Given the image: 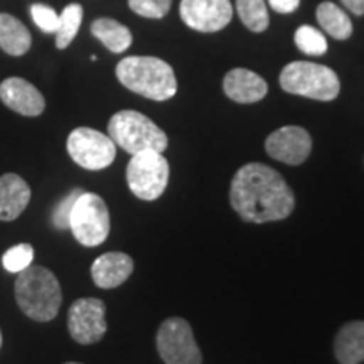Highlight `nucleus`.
Instances as JSON below:
<instances>
[{"label": "nucleus", "mask_w": 364, "mask_h": 364, "mask_svg": "<svg viewBox=\"0 0 364 364\" xmlns=\"http://www.w3.org/2000/svg\"><path fill=\"white\" fill-rule=\"evenodd\" d=\"M70 230L83 247L93 248L102 245L110 235V211L102 196L81 193L73 206Z\"/></svg>", "instance_id": "obj_6"}, {"label": "nucleus", "mask_w": 364, "mask_h": 364, "mask_svg": "<svg viewBox=\"0 0 364 364\" xmlns=\"http://www.w3.org/2000/svg\"><path fill=\"white\" fill-rule=\"evenodd\" d=\"M317 22L334 39L346 41L353 34V24L348 14L332 2H322L317 7Z\"/></svg>", "instance_id": "obj_20"}, {"label": "nucleus", "mask_w": 364, "mask_h": 364, "mask_svg": "<svg viewBox=\"0 0 364 364\" xmlns=\"http://www.w3.org/2000/svg\"><path fill=\"white\" fill-rule=\"evenodd\" d=\"M334 354L341 364L364 361V321H353L341 327L334 339Z\"/></svg>", "instance_id": "obj_17"}, {"label": "nucleus", "mask_w": 364, "mask_h": 364, "mask_svg": "<svg viewBox=\"0 0 364 364\" xmlns=\"http://www.w3.org/2000/svg\"><path fill=\"white\" fill-rule=\"evenodd\" d=\"M157 351L166 364H201L203 354L186 318L169 317L157 331Z\"/></svg>", "instance_id": "obj_8"}, {"label": "nucleus", "mask_w": 364, "mask_h": 364, "mask_svg": "<svg viewBox=\"0 0 364 364\" xmlns=\"http://www.w3.org/2000/svg\"><path fill=\"white\" fill-rule=\"evenodd\" d=\"M66 364H81V363H66Z\"/></svg>", "instance_id": "obj_31"}, {"label": "nucleus", "mask_w": 364, "mask_h": 364, "mask_svg": "<svg viewBox=\"0 0 364 364\" xmlns=\"http://www.w3.org/2000/svg\"><path fill=\"white\" fill-rule=\"evenodd\" d=\"M0 348H2V332H0Z\"/></svg>", "instance_id": "obj_30"}, {"label": "nucleus", "mask_w": 364, "mask_h": 364, "mask_svg": "<svg viewBox=\"0 0 364 364\" xmlns=\"http://www.w3.org/2000/svg\"><path fill=\"white\" fill-rule=\"evenodd\" d=\"M134 260L122 252H108L98 257L91 265V279L100 289H117L130 279Z\"/></svg>", "instance_id": "obj_15"}, {"label": "nucleus", "mask_w": 364, "mask_h": 364, "mask_svg": "<svg viewBox=\"0 0 364 364\" xmlns=\"http://www.w3.org/2000/svg\"><path fill=\"white\" fill-rule=\"evenodd\" d=\"M107 306L103 300L88 297L73 302L68 312V331L78 344H95L107 332Z\"/></svg>", "instance_id": "obj_10"}, {"label": "nucleus", "mask_w": 364, "mask_h": 364, "mask_svg": "<svg viewBox=\"0 0 364 364\" xmlns=\"http://www.w3.org/2000/svg\"><path fill=\"white\" fill-rule=\"evenodd\" d=\"M236 11L241 22L253 33H263L268 27V11L265 0H236Z\"/></svg>", "instance_id": "obj_22"}, {"label": "nucleus", "mask_w": 364, "mask_h": 364, "mask_svg": "<svg viewBox=\"0 0 364 364\" xmlns=\"http://www.w3.org/2000/svg\"><path fill=\"white\" fill-rule=\"evenodd\" d=\"M0 100L7 108L24 117H39L44 112L43 93L24 78H7L0 83Z\"/></svg>", "instance_id": "obj_13"}, {"label": "nucleus", "mask_w": 364, "mask_h": 364, "mask_svg": "<svg viewBox=\"0 0 364 364\" xmlns=\"http://www.w3.org/2000/svg\"><path fill=\"white\" fill-rule=\"evenodd\" d=\"M31 201L29 184L17 174L0 177V221L17 220Z\"/></svg>", "instance_id": "obj_16"}, {"label": "nucleus", "mask_w": 364, "mask_h": 364, "mask_svg": "<svg viewBox=\"0 0 364 364\" xmlns=\"http://www.w3.org/2000/svg\"><path fill=\"white\" fill-rule=\"evenodd\" d=\"M34 248L29 243H21L16 247L9 248L2 257V265L7 272L19 273L26 270L27 267L33 265Z\"/></svg>", "instance_id": "obj_24"}, {"label": "nucleus", "mask_w": 364, "mask_h": 364, "mask_svg": "<svg viewBox=\"0 0 364 364\" xmlns=\"http://www.w3.org/2000/svg\"><path fill=\"white\" fill-rule=\"evenodd\" d=\"M270 7L279 14H292L299 9L300 0H268Z\"/></svg>", "instance_id": "obj_28"}, {"label": "nucleus", "mask_w": 364, "mask_h": 364, "mask_svg": "<svg viewBox=\"0 0 364 364\" xmlns=\"http://www.w3.org/2000/svg\"><path fill=\"white\" fill-rule=\"evenodd\" d=\"M267 154L287 166H300L311 156L312 136L306 129L287 125L275 130L265 140Z\"/></svg>", "instance_id": "obj_12"}, {"label": "nucleus", "mask_w": 364, "mask_h": 364, "mask_svg": "<svg viewBox=\"0 0 364 364\" xmlns=\"http://www.w3.org/2000/svg\"><path fill=\"white\" fill-rule=\"evenodd\" d=\"M83 22V7L80 4H70L59 14V24L56 31V48L66 49L78 34Z\"/></svg>", "instance_id": "obj_21"}, {"label": "nucleus", "mask_w": 364, "mask_h": 364, "mask_svg": "<svg viewBox=\"0 0 364 364\" xmlns=\"http://www.w3.org/2000/svg\"><path fill=\"white\" fill-rule=\"evenodd\" d=\"M169 162L162 152L144 150L132 156L127 166V184L142 201H156L169 184Z\"/></svg>", "instance_id": "obj_7"}, {"label": "nucleus", "mask_w": 364, "mask_h": 364, "mask_svg": "<svg viewBox=\"0 0 364 364\" xmlns=\"http://www.w3.org/2000/svg\"><path fill=\"white\" fill-rule=\"evenodd\" d=\"M16 299L27 317L38 322H49L58 316L61 307V285L51 270L31 265L17 275Z\"/></svg>", "instance_id": "obj_3"}, {"label": "nucleus", "mask_w": 364, "mask_h": 364, "mask_svg": "<svg viewBox=\"0 0 364 364\" xmlns=\"http://www.w3.org/2000/svg\"><path fill=\"white\" fill-rule=\"evenodd\" d=\"M33 36L12 14H0V48L11 56H22L31 49Z\"/></svg>", "instance_id": "obj_18"}, {"label": "nucleus", "mask_w": 364, "mask_h": 364, "mask_svg": "<svg viewBox=\"0 0 364 364\" xmlns=\"http://www.w3.org/2000/svg\"><path fill=\"white\" fill-rule=\"evenodd\" d=\"M172 0H129V7L147 19H162L171 11Z\"/></svg>", "instance_id": "obj_25"}, {"label": "nucleus", "mask_w": 364, "mask_h": 364, "mask_svg": "<svg viewBox=\"0 0 364 364\" xmlns=\"http://www.w3.org/2000/svg\"><path fill=\"white\" fill-rule=\"evenodd\" d=\"M223 90L226 97L236 103H257L267 97L268 85L257 73L245 70V68H235L228 71L223 80Z\"/></svg>", "instance_id": "obj_14"}, {"label": "nucleus", "mask_w": 364, "mask_h": 364, "mask_svg": "<svg viewBox=\"0 0 364 364\" xmlns=\"http://www.w3.org/2000/svg\"><path fill=\"white\" fill-rule=\"evenodd\" d=\"M179 12L184 24L199 33H218L233 19L230 0H182Z\"/></svg>", "instance_id": "obj_11"}, {"label": "nucleus", "mask_w": 364, "mask_h": 364, "mask_svg": "<svg viewBox=\"0 0 364 364\" xmlns=\"http://www.w3.org/2000/svg\"><path fill=\"white\" fill-rule=\"evenodd\" d=\"M83 193L81 189H75L70 193L61 201L58 203V206L54 208L53 211V225L58 228V230H70V216L73 211V206H75L78 196Z\"/></svg>", "instance_id": "obj_27"}, {"label": "nucleus", "mask_w": 364, "mask_h": 364, "mask_svg": "<svg viewBox=\"0 0 364 364\" xmlns=\"http://www.w3.org/2000/svg\"><path fill=\"white\" fill-rule=\"evenodd\" d=\"M356 16H364V0H341Z\"/></svg>", "instance_id": "obj_29"}, {"label": "nucleus", "mask_w": 364, "mask_h": 364, "mask_svg": "<svg viewBox=\"0 0 364 364\" xmlns=\"http://www.w3.org/2000/svg\"><path fill=\"white\" fill-rule=\"evenodd\" d=\"M282 90L297 97L332 102L338 98L341 81L331 68L309 61H294L280 73Z\"/></svg>", "instance_id": "obj_5"}, {"label": "nucleus", "mask_w": 364, "mask_h": 364, "mask_svg": "<svg viewBox=\"0 0 364 364\" xmlns=\"http://www.w3.org/2000/svg\"><path fill=\"white\" fill-rule=\"evenodd\" d=\"M117 78L127 90L154 102H166L177 93L176 73L154 56H129L117 65Z\"/></svg>", "instance_id": "obj_2"}, {"label": "nucleus", "mask_w": 364, "mask_h": 364, "mask_svg": "<svg viewBox=\"0 0 364 364\" xmlns=\"http://www.w3.org/2000/svg\"><path fill=\"white\" fill-rule=\"evenodd\" d=\"M91 34L98 41H102V44L108 51L115 54L125 53L134 41L129 27L120 24L115 19H110V17H100L95 21L91 24Z\"/></svg>", "instance_id": "obj_19"}, {"label": "nucleus", "mask_w": 364, "mask_h": 364, "mask_svg": "<svg viewBox=\"0 0 364 364\" xmlns=\"http://www.w3.org/2000/svg\"><path fill=\"white\" fill-rule=\"evenodd\" d=\"M66 149L73 161L86 171L107 169L117 157V145L110 136L88 127L73 130Z\"/></svg>", "instance_id": "obj_9"}, {"label": "nucleus", "mask_w": 364, "mask_h": 364, "mask_svg": "<svg viewBox=\"0 0 364 364\" xmlns=\"http://www.w3.org/2000/svg\"><path fill=\"white\" fill-rule=\"evenodd\" d=\"M108 136L132 156L144 150L164 152L169 145L166 132L159 129L149 117L135 110L115 113L108 122Z\"/></svg>", "instance_id": "obj_4"}, {"label": "nucleus", "mask_w": 364, "mask_h": 364, "mask_svg": "<svg viewBox=\"0 0 364 364\" xmlns=\"http://www.w3.org/2000/svg\"><path fill=\"white\" fill-rule=\"evenodd\" d=\"M31 17L34 24L46 34H56L59 24V14L46 4H33L31 6Z\"/></svg>", "instance_id": "obj_26"}, {"label": "nucleus", "mask_w": 364, "mask_h": 364, "mask_svg": "<svg viewBox=\"0 0 364 364\" xmlns=\"http://www.w3.org/2000/svg\"><path fill=\"white\" fill-rule=\"evenodd\" d=\"M231 208L247 223L282 221L295 209V194L280 172L267 164L240 167L230 188Z\"/></svg>", "instance_id": "obj_1"}, {"label": "nucleus", "mask_w": 364, "mask_h": 364, "mask_svg": "<svg viewBox=\"0 0 364 364\" xmlns=\"http://www.w3.org/2000/svg\"><path fill=\"white\" fill-rule=\"evenodd\" d=\"M295 46L307 56H322L329 48L326 36L311 26H300L295 31Z\"/></svg>", "instance_id": "obj_23"}]
</instances>
